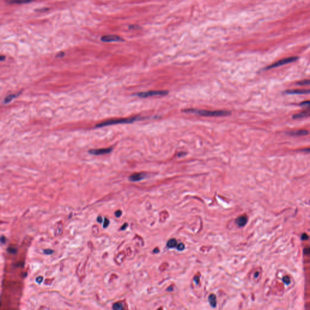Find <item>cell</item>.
<instances>
[{
  "mask_svg": "<svg viewBox=\"0 0 310 310\" xmlns=\"http://www.w3.org/2000/svg\"><path fill=\"white\" fill-rule=\"evenodd\" d=\"M183 111L187 113H193L197 115L204 116H220L230 115L229 111H208V110H196V109H186Z\"/></svg>",
  "mask_w": 310,
  "mask_h": 310,
  "instance_id": "1",
  "label": "cell"
},
{
  "mask_svg": "<svg viewBox=\"0 0 310 310\" xmlns=\"http://www.w3.org/2000/svg\"><path fill=\"white\" fill-rule=\"evenodd\" d=\"M136 120V118H121V119H115V120H111L106 121L102 122H101L98 124V125H96V127H106V126H109V125H115V124H130L132 123L134 121Z\"/></svg>",
  "mask_w": 310,
  "mask_h": 310,
  "instance_id": "2",
  "label": "cell"
},
{
  "mask_svg": "<svg viewBox=\"0 0 310 310\" xmlns=\"http://www.w3.org/2000/svg\"><path fill=\"white\" fill-rule=\"evenodd\" d=\"M298 60V57H288V58H284V59L280 60L278 61L274 62V64L270 65L268 67H266L265 69L266 70H268V69H273V68H276V67H280V66H283V65L289 64V63H291V62H294V61H296Z\"/></svg>",
  "mask_w": 310,
  "mask_h": 310,
  "instance_id": "3",
  "label": "cell"
},
{
  "mask_svg": "<svg viewBox=\"0 0 310 310\" xmlns=\"http://www.w3.org/2000/svg\"><path fill=\"white\" fill-rule=\"evenodd\" d=\"M168 91H149L146 92H142L137 94V96L140 98H148L155 96H163L167 95Z\"/></svg>",
  "mask_w": 310,
  "mask_h": 310,
  "instance_id": "4",
  "label": "cell"
},
{
  "mask_svg": "<svg viewBox=\"0 0 310 310\" xmlns=\"http://www.w3.org/2000/svg\"><path fill=\"white\" fill-rule=\"evenodd\" d=\"M101 40L103 42H121L123 41L124 40L121 38L120 37L115 35H105L101 37Z\"/></svg>",
  "mask_w": 310,
  "mask_h": 310,
  "instance_id": "5",
  "label": "cell"
},
{
  "mask_svg": "<svg viewBox=\"0 0 310 310\" xmlns=\"http://www.w3.org/2000/svg\"><path fill=\"white\" fill-rule=\"evenodd\" d=\"M113 149L108 148V149H92L89 151V153L93 155H102L105 154H109L111 153Z\"/></svg>",
  "mask_w": 310,
  "mask_h": 310,
  "instance_id": "6",
  "label": "cell"
},
{
  "mask_svg": "<svg viewBox=\"0 0 310 310\" xmlns=\"http://www.w3.org/2000/svg\"><path fill=\"white\" fill-rule=\"evenodd\" d=\"M285 93L290 95H302L310 93V89H293L285 91Z\"/></svg>",
  "mask_w": 310,
  "mask_h": 310,
  "instance_id": "7",
  "label": "cell"
},
{
  "mask_svg": "<svg viewBox=\"0 0 310 310\" xmlns=\"http://www.w3.org/2000/svg\"><path fill=\"white\" fill-rule=\"evenodd\" d=\"M288 135L291 136H305L308 134V131L305 130H294L288 131L287 133Z\"/></svg>",
  "mask_w": 310,
  "mask_h": 310,
  "instance_id": "8",
  "label": "cell"
},
{
  "mask_svg": "<svg viewBox=\"0 0 310 310\" xmlns=\"http://www.w3.org/2000/svg\"><path fill=\"white\" fill-rule=\"evenodd\" d=\"M35 0H6V2L9 4H22L30 3Z\"/></svg>",
  "mask_w": 310,
  "mask_h": 310,
  "instance_id": "9",
  "label": "cell"
},
{
  "mask_svg": "<svg viewBox=\"0 0 310 310\" xmlns=\"http://www.w3.org/2000/svg\"><path fill=\"white\" fill-rule=\"evenodd\" d=\"M247 220H248V219L246 216H240L236 219V223L239 227H244L246 225Z\"/></svg>",
  "mask_w": 310,
  "mask_h": 310,
  "instance_id": "10",
  "label": "cell"
},
{
  "mask_svg": "<svg viewBox=\"0 0 310 310\" xmlns=\"http://www.w3.org/2000/svg\"><path fill=\"white\" fill-rule=\"evenodd\" d=\"M310 116V110L308 111H304L302 112L299 113L298 114H296L293 116L294 119H300L303 118H306Z\"/></svg>",
  "mask_w": 310,
  "mask_h": 310,
  "instance_id": "11",
  "label": "cell"
},
{
  "mask_svg": "<svg viewBox=\"0 0 310 310\" xmlns=\"http://www.w3.org/2000/svg\"><path fill=\"white\" fill-rule=\"evenodd\" d=\"M144 178V174L142 173H135L131 175L129 178L130 180L133 182H136L141 180Z\"/></svg>",
  "mask_w": 310,
  "mask_h": 310,
  "instance_id": "12",
  "label": "cell"
},
{
  "mask_svg": "<svg viewBox=\"0 0 310 310\" xmlns=\"http://www.w3.org/2000/svg\"><path fill=\"white\" fill-rule=\"evenodd\" d=\"M209 300L210 305L213 308H215L216 307V304H217L216 297L214 294H210L209 296Z\"/></svg>",
  "mask_w": 310,
  "mask_h": 310,
  "instance_id": "13",
  "label": "cell"
},
{
  "mask_svg": "<svg viewBox=\"0 0 310 310\" xmlns=\"http://www.w3.org/2000/svg\"><path fill=\"white\" fill-rule=\"evenodd\" d=\"M21 93H18L17 94H10L9 95H8L5 99H4V104H8L10 102H11L13 100L14 98H17Z\"/></svg>",
  "mask_w": 310,
  "mask_h": 310,
  "instance_id": "14",
  "label": "cell"
},
{
  "mask_svg": "<svg viewBox=\"0 0 310 310\" xmlns=\"http://www.w3.org/2000/svg\"><path fill=\"white\" fill-rule=\"evenodd\" d=\"M176 245H177V241H176V239H170V240L168 241V242L167 244V247L169 248H170L175 247L176 246Z\"/></svg>",
  "mask_w": 310,
  "mask_h": 310,
  "instance_id": "15",
  "label": "cell"
},
{
  "mask_svg": "<svg viewBox=\"0 0 310 310\" xmlns=\"http://www.w3.org/2000/svg\"><path fill=\"white\" fill-rule=\"evenodd\" d=\"M300 106L302 107H305V108H307L308 109H310V101L302 102L300 103Z\"/></svg>",
  "mask_w": 310,
  "mask_h": 310,
  "instance_id": "16",
  "label": "cell"
},
{
  "mask_svg": "<svg viewBox=\"0 0 310 310\" xmlns=\"http://www.w3.org/2000/svg\"><path fill=\"white\" fill-rule=\"evenodd\" d=\"M113 309L116 310H122L123 306L121 303H116L113 305Z\"/></svg>",
  "mask_w": 310,
  "mask_h": 310,
  "instance_id": "17",
  "label": "cell"
},
{
  "mask_svg": "<svg viewBox=\"0 0 310 310\" xmlns=\"http://www.w3.org/2000/svg\"><path fill=\"white\" fill-rule=\"evenodd\" d=\"M298 85H299V86H307V85H310V80H303L302 81H300V82H298L297 83Z\"/></svg>",
  "mask_w": 310,
  "mask_h": 310,
  "instance_id": "18",
  "label": "cell"
},
{
  "mask_svg": "<svg viewBox=\"0 0 310 310\" xmlns=\"http://www.w3.org/2000/svg\"><path fill=\"white\" fill-rule=\"evenodd\" d=\"M283 281L284 283H285L286 284H290V279L289 277L288 276H285L283 278Z\"/></svg>",
  "mask_w": 310,
  "mask_h": 310,
  "instance_id": "19",
  "label": "cell"
},
{
  "mask_svg": "<svg viewBox=\"0 0 310 310\" xmlns=\"http://www.w3.org/2000/svg\"><path fill=\"white\" fill-rule=\"evenodd\" d=\"M184 247H185V246H184V244L180 243V244L177 246V249L178 250H180V251H182V250H183L184 249Z\"/></svg>",
  "mask_w": 310,
  "mask_h": 310,
  "instance_id": "20",
  "label": "cell"
},
{
  "mask_svg": "<svg viewBox=\"0 0 310 310\" xmlns=\"http://www.w3.org/2000/svg\"><path fill=\"white\" fill-rule=\"evenodd\" d=\"M109 220L108 219L106 218V219H105V220H104V225H103L104 228H106V227H107L109 226Z\"/></svg>",
  "mask_w": 310,
  "mask_h": 310,
  "instance_id": "21",
  "label": "cell"
},
{
  "mask_svg": "<svg viewBox=\"0 0 310 310\" xmlns=\"http://www.w3.org/2000/svg\"><path fill=\"white\" fill-rule=\"evenodd\" d=\"M64 55H65V53L61 52L56 55V58H62L63 57H64Z\"/></svg>",
  "mask_w": 310,
  "mask_h": 310,
  "instance_id": "22",
  "label": "cell"
},
{
  "mask_svg": "<svg viewBox=\"0 0 310 310\" xmlns=\"http://www.w3.org/2000/svg\"><path fill=\"white\" fill-rule=\"evenodd\" d=\"M53 250H50V249H47V250H44V253L46 254H51L53 253Z\"/></svg>",
  "mask_w": 310,
  "mask_h": 310,
  "instance_id": "23",
  "label": "cell"
},
{
  "mask_svg": "<svg viewBox=\"0 0 310 310\" xmlns=\"http://www.w3.org/2000/svg\"><path fill=\"white\" fill-rule=\"evenodd\" d=\"M122 214V211L121 210H118L117 211L115 212V216L117 217V218H120Z\"/></svg>",
  "mask_w": 310,
  "mask_h": 310,
  "instance_id": "24",
  "label": "cell"
},
{
  "mask_svg": "<svg viewBox=\"0 0 310 310\" xmlns=\"http://www.w3.org/2000/svg\"><path fill=\"white\" fill-rule=\"evenodd\" d=\"M42 280H43V278H42V276H39V277H38V278L36 279V281H37V282H38V283H41V282H42Z\"/></svg>",
  "mask_w": 310,
  "mask_h": 310,
  "instance_id": "25",
  "label": "cell"
},
{
  "mask_svg": "<svg viewBox=\"0 0 310 310\" xmlns=\"http://www.w3.org/2000/svg\"><path fill=\"white\" fill-rule=\"evenodd\" d=\"M8 251H9V253H15V251H16V250L15 248H10L8 249Z\"/></svg>",
  "mask_w": 310,
  "mask_h": 310,
  "instance_id": "26",
  "label": "cell"
},
{
  "mask_svg": "<svg viewBox=\"0 0 310 310\" xmlns=\"http://www.w3.org/2000/svg\"><path fill=\"white\" fill-rule=\"evenodd\" d=\"M1 241L2 244H4V243H6V238H5L4 236H2V237H1Z\"/></svg>",
  "mask_w": 310,
  "mask_h": 310,
  "instance_id": "27",
  "label": "cell"
},
{
  "mask_svg": "<svg viewBox=\"0 0 310 310\" xmlns=\"http://www.w3.org/2000/svg\"><path fill=\"white\" fill-rule=\"evenodd\" d=\"M127 225H127V224H124V225L121 227V230H125V229H126L125 227H127Z\"/></svg>",
  "mask_w": 310,
  "mask_h": 310,
  "instance_id": "28",
  "label": "cell"
},
{
  "mask_svg": "<svg viewBox=\"0 0 310 310\" xmlns=\"http://www.w3.org/2000/svg\"><path fill=\"white\" fill-rule=\"evenodd\" d=\"M302 151H304V152H307V153H310V149H303V150H301Z\"/></svg>",
  "mask_w": 310,
  "mask_h": 310,
  "instance_id": "29",
  "label": "cell"
},
{
  "mask_svg": "<svg viewBox=\"0 0 310 310\" xmlns=\"http://www.w3.org/2000/svg\"><path fill=\"white\" fill-rule=\"evenodd\" d=\"M97 221L99 222V223H102V218L101 217H98V219H97Z\"/></svg>",
  "mask_w": 310,
  "mask_h": 310,
  "instance_id": "30",
  "label": "cell"
},
{
  "mask_svg": "<svg viewBox=\"0 0 310 310\" xmlns=\"http://www.w3.org/2000/svg\"><path fill=\"white\" fill-rule=\"evenodd\" d=\"M4 60H5V56H3V55L1 56V57H0V60L1 61H4Z\"/></svg>",
  "mask_w": 310,
  "mask_h": 310,
  "instance_id": "31",
  "label": "cell"
},
{
  "mask_svg": "<svg viewBox=\"0 0 310 310\" xmlns=\"http://www.w3.org/2000/svg\"><path fill=\"white\" fill-rule=\"evenodd\" d=\"M157 251H159V250L158 249V248H155V249L154 250V251H153V252H154L155 253H158V252H157Z\"/></svg>",
  "mask_w": 310,
  "mask_h": 310,
  "instance_id": "32",
  "label": "cell"
}]
</instances>
